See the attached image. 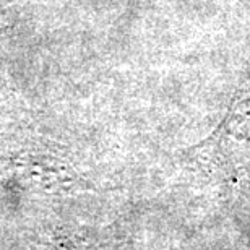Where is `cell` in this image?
I'll list each match as a JSON object with an SVG mask.
<instances>
[{
    "mask_svg": "<svg viewBox=\"0 0 250 250\" xmlns=\"http://www.w3.org/2000/svg\"><path fill=\"white\" fill-rule=\"evenodd\" d=\"M208 176L236 187H250V75L232 99L219 127L193 149Z\"/></svg>",
    "mask_w": 250,
    "mask_h": 250,
    "instance_id": "obj_1",
    "label": "cell"
}]
</instances>
